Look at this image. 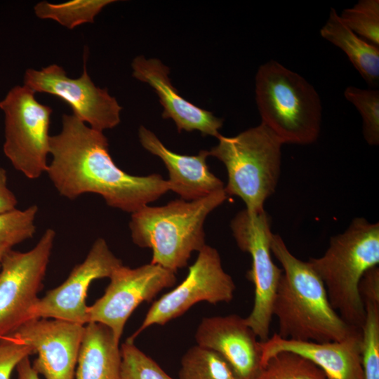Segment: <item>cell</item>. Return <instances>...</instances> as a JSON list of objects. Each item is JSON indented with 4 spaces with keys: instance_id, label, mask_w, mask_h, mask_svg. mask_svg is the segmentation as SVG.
<instances>
[{
    "instance_id": "6da1fadb",
    "label": "cell",
    "mask_w": 379,
    "mask_h": 379,
    "mask_svg": "<svg viewBox=\"0 0 379 379\" xmlns=\"http://www.w3.org/2000/svg\"><path fill=\"white\" fill-rule=\"evenodd\" d=\"M50 154L46 173L59 194L69 199L94 193L109 206L133 213L169 191L159 174L136 176L119 168L103 133L74 114L62 115L61 131L50 137Z\"/></svg>"
},
{
    "instance_id": "83f0119b",
    "label": "cell",
    "mask_w": 379,
    "mask_h": 379,
    "mask_svg": "<svg viewBox=\"0 0 379 379\" xmlns=\"http://www.w3.org/2000/svg\"><path fill=\"white\" fill-rule=\"evenodd\" d=\"M120 350L121 379H173L133 342L126 340Z\"/></svg>"
},
{
    "instance_id": "ffe728a7",
    "label": "cell",
    "mask_w": 379,
    "mask_h": 379,
    "mask_svg": "<svg viewBox=\"0 0 379 379\" xmlns=\"http://www.w3.org/2000/svg\"><path fill=\"white\" fill-rule=\"evenodd\" d=\"M322 38L340 48L371 87L379 84V46L360 37L340 20L339 14L331 8L328 18L320 29Z\"/></svg>"
},
{
    "instance_id": "4fadbf2b",
    "label": "cell",
    "mask_w": 379,
    "mask_h": 379,
    "mask_svg": "<svg viewBox=\"0 0 379 379\" xmlns=\"http://www.w3.org/2000/svg\"><path fill=\"white\" fill-rule=\"evenodd\" d=\"M122 265L106 241L102 238L97 239L85 260L73 268L66 280L39 298L34 310L33 319H56L87 324L86 298L90 284L98 279L109 278Z\"/></svg>"
},
{
    "instance_id": "7a4b0ae2",
    "label": "cell",
    "mask_w": 379,
    "mask_h": 379,
    "mask_svg": "<svg viewBox=\"0 0 379 379\" xmlns=\"http://www.w3.org/2000/svg\"><path fill=\"white\" fill-rule=\"evenodd\" d=\"M271 250L283 271L272 303L280 338L339 341L361 329L343 320L332 307L322 281L308 261L292 254L280 235L272 233Z\"/></svg>"
},
{
    "instance_id": "9c48e42d",
    "label": "cell",
    "mask_w": 379,
    "mask_h": 379,
    "mask_svg": "<svg viewBox=\"0 0 379 379\" xmlns=\"http://www.w3.org/2000/svg\"><path fill=\"white\" fill-rule=\"evenodd\" d=\"M230 228L238 247L251 258L247 277L254 286V302L245 319L258 340L265 342L270 337L272 303L283 272L272 257L270 217L265 211L253 213L244 209L232 218Z\"/></svg>"
},
{
    "instance_id": "f1b7e54d",
    "label": "cell",
    "mask_w": 379,
    "mask_h": 379,
    "mask_svg": "<svg viewBox=\"0 0 379 379\" xmlns=\"http://www.w3.org/2000/svg\"><path fill=\"white\" fill-rule=\"evenodd\" d=\"M34 350L13 335L0 340V379H10L14 368Z\"/></svg>"
},
{
    "instance_id": "5bb4252c",
    "label": "cell",
    "mask_w": 379,
    "mask_h": 379,
    "mask_svg": "<svg viewBox=\"0 0 379 379\" xmlns=\"http://www.w3.org/2000/svg\"><path fill=\"white\" fill-rule=\"evenodd\" d=\"M85 326L48 318L32 319L13 335L30 346L36 359L32 367L46 379H74Z\"/></svg>"
},
{
    "instance_id": "5b68a950",
    "label": "cell",
    "mask_w": 379,
    "mask_h": 379,
    "mask_svg": "<svg viewBox=\"0 0 379 379\" xmlns=\"http://www.w3.org/2000/svg\"><path fill=\"white\" fill-rule=\"evenodd\" d=\"M255 100L261 123L284 144L306 145L320 134L322 106L314 87L276 60L260 66Z\"/></svg>"
},
{
    "instance_id": "d4e9b609",
    "label": "cell",
    "mask_w": 379,
    "mask_h": 379,
    "mask_svg": "<svg viewBox=\"0 0 379 379\" xmlns=\"http://www.w3.org/2000/svg\"><path fill=\"white\" fill-rule=\"evenodd\" d=\"M339 17L356 34L379 46V0H359Z\"/></svg>"
},
{
    "instance_id": "f546056e",
    "label": "cell",
    "mask_w": 379,
    "mask_h": 379,
    "mask_svg": "<svg viewBox=\"0 0 379 379\" xmlns=\"http://www.w3.org/2000/svg\"><path fill=\"white\" fill-rule=\"evenodd\" d=\"M359 292L363 302H379V268L378 266L369 269L361 277L359 284Z\"/></svg>"
},
{
    "instance_id": "9a60e30c",
    "label": "cell",
    "mask_w": 379,
    "mask_h": 379,
    "mask_svg": "<svg viewBox=\"0 0 379 379\" xmlns=\"http://www.w3.org/2000/svg\"><path fill=\"white\" fill-rule=\"evenodd\" d=\"M195 340L197 345L221 354L239 379H254L262 368L260 341L238 314L203 318Z\"/></svg>"
},
{
    "instance_id": "44dd1931",
    "label": "cell",
    "mask_w": 379,
    "mask_h": 379,
    "mask_svg": "<svg viewBox=\"0 0 379 379\" xmlns=\"http://www.w3.org/2000/svg\"><path fill=\"white\" fill-rule=\"evenodd\" d=\"M180 379H239L219 353L198 345L190 347L181 359Z\"/></svg>"
},
{
    "instance_id": "d6986e66",
    "label": "cell",
    "mask_w": 379,
    "mask_h": 379,
    "mask_svg": "<svg viewBox=\"0 0 379 379\" xmlns=\"http://www.w3.org/2000/svg\"><path fill=\"white\" fill-rule=\"evenodd\" d=\"M119 344L107 326L86 324L74 379H121Z\"/></svg>"
},
{
    "instance_id": "1f68e13d",
    "label": "cell",
    "mask_w": 379,
    "mask_h": 379,
    "mask_svg": "<svg viewBox=\"0 0 379 379\" xmlns=\"http://www.w3.org/2000/svg\"><path fill=\"white\" fill-rule=\"evenodd\" d=\"M29 357L24 358L16 366L18 379H40L31 365Z\"/></svg>"
},
{
    "instance_id": "8992f818",
    "label": "cell",
    "mask_w": 379,
    "mask_h": 379,
    "mask_svg": "<svg viewBox=\"0 0 379 379\" xmlns=\"http://www.w3.org/2000/svg\"><path fill=\"white\" fill-rule=\"evenodd\" d=\"M218 140L208 152L226 168V194L239 197L249 213L264 211L278 185L284 143L262 123L233 137L220 135Z\"/></svg>"
},
{
    "instance_id": "52a82bcc",
    "label": "cell",
    "mask_w": 379,
    "mask_h": 379,
    "mask_svg": "<svg viewBox=\"0 0 379 379\" xmlns=\"http://www.w3.org/2000/svg\"><path fill=\"white\" fill-rule=\"evenodd\" d=\"M34 95L27 86H16L0 102L5 114L4 152L13 166L29 179L46 172L53 111L39 102Z\"/></svg>"
},
{
    "instance_id": "ac0fdd59",
    "label": "cell",
    "mask_w": 379,
    "mask_h": 379,
    "mask_svg": "<svg viewBox=\"0 0 379 379\" xmlns=\"http://www.w3.org/2000/svg\"><path fill=\"white\" fill-rule=\"evenodd\" d=\"M138 137L144 149L162 160L168 171L169 190L178 194L180 199L197 200L224 189L222 180L209 170L208 150L201 149L192 156L175 153L142 126L138 129Z\"/></svg>"
},
{
    "instance_id": "2e32d148",
    "label": "cell",
    "mask_w": 379,
    "mask_h": 379,
    "mask_svg": "<svg viewBox=\"0 0 379 379\" xmlns=\"http://www.w3.org/2000/svg\"><path fill=\"white\" fill-rule=\"evenodd\" d=\"M260 348L262 368L273 355L289 351L315 364L326 379H364L361 329L342 340L324 343L284 339L274 333L260 342Z\"/></svg>"
},
{
    "instance_id": "4dcf8cb0",
    "label": "cell",
    "mask_w": 379,
    "mask_h": 379,
    "mask_svg": "<svg viewBox=\"0 0 379 379\" xmlns=\"http://www.w3.org/2000/svg\"><path fill=\"white\" fill-rule=\"evenodd\" d=\"M17 199L7 187L6 171L0 167V213L15 209Z\"/></svg>"
},
{
    "instance_id": "3957f363",
    "label": "cell",
    "mask_w": 379,
    "mask_h": 379,
    "mask_svg": "<svg viewBox=\"0 0 379 379\" xmlns=\"http://www.w3.org/2000/svg\"><path fill=\"white\" fill-rule=\"evenodd\" d=\"M224 189L193 201L175 199L161 206H145L131 213L133 242L152 251L151 263L173 272L187 265L205 245L204 222L227 199Z\"/></svg>"
},
{
    "instance_id": "cb8c5ba5",
    "label": "cell",
    "mask_w": 379,
    "mask_h": 379,
    "mask_svg": "<svg viewBox=\"0 0 379 379\" xmlns=\"http://www.w3.org/2000/svg\"><path fill=\"white\" fill-rule=\"evenodd\" d=\"M347 100L355 106L362 117L363 135L367 144H379V91L347 86L344 91Z\"/></svg>"
},
{
    "instance_id": "484cf974",
    "label": "cell",
    "mask_w": 379,
    "mask_h": 379,
    "mask_svg": "<svg viewBox=\"0 0 379 379\" xmlns=\"http://www.w3.org/2000/svg\"><path fill=\"white\" fill-rule=\"evenodd\" d=\"M366 318L362 331L364 379H379V302H364Z\"/></svg>"
},
{
    "instance_id": "277c9868",
    "label": "cell",
    "mask_w": 379,
    "mask_h": 379,
    "mask_svg": "<svg viewBox=\"0 0 379 379\" xmlns=\"http://www.w3.org/2000/svg\"><path fill=\"white\" fill-rule=\"evenodd\" d=\"M308 262L322 281L329 302L343 320L361 328L366 310L359 292L363 275L379 263V223L354 218L342 233L333 236L321 257Z\"/></svg>"
},
{
    "instance_id": "7402d4cb",
    "label": "cell",
    "mask_w": 379,
    "mask_h": 379,
    "mask_svg": "<svg viewBox=\"0 0 379 379\" xmlns=\"http://www.w3.org/2000/svg\"><path fill=\"white\" fill-rule=\"evenodd\" d=\"M112 0H74L60 4L41 1L34 6L36 15L53 20L68 29L93 22L95 17Z\"/></svg>"
},
{
    "instance_id": "8fae6325",
    "label": "cell",
    "mask_w": 379,
    "mask_h": 379,
    "mask_svg": "<svg viewBox=\"0 0 379 379\" xmlns=\"http://www.w3.org/2000/svg\"><path fill=\"white\" fill-rule=\"evenodd\" d=\"M109 279L103 295L88 306L87 314L88 323L107 326L118 342L137 307L145 301L151 302L159 292L176 282L175 272L151 262L135 268L122 265Z\"/></svg>"
},
{
    "instance_id": "7c38bea8",
    "label": "cell",
    "mask_w": 379,
    "mask_h": 379,
    "mask_svg": "<svg viewBox=\"0 0 379 379\" xmlns=\"http://www.w3.org/2000/svg\"><path fill=\"white\" fill-rule=\"evenodd\" d=\"M84 55L83 72L79 78L68 77L65 69L55 64L41 69H28L24 85L35 93H46L58 97L68 104L73 114L91 128L103 131L120 122L121 107L107 88L96 86L91 79Z\"/></svg>"
},
{
    "instance_id": "e0dca14e",
    "label": "cell",
    "mask_w": 379,
    "mask_h": 379,
    "mask_svg": "<svg viewBox=\"0 0 379 379\" xmlns=\"http://www.w3.org/2000/svg\"><path fill=\"white\" fill-rule=\"evenodd\" d=\"M131 66L133 77L154 89L164 107L162 117L172 119L178 132L198 131L203 135L219 137L223 119L182 98L171 83L168 67L159 59L138 56Z\"/></svg>"
},
{
    "instance_id": "603a6c76",
    "label": "cell",
    "mask_w": 379,
    "mask_h": 379,
    "mask_svg": "<svg viewBox=\"0 0 379 379\" xmlns=\"http://www.w3.org/2000/svg\"><path fill=\"white\" fill-rule=\"evenodd\" d=\"M254 379H326L324 371L307 358L289 351L271 357Z\"/></svg>"
},
{
    "instance_id": "d6a6232c",
    "label": "cell",
    "mask_w": 379,
    "mask_h": 379,
    "mask_svg": "<svg viewBox=\"0 0 379 379\" xmlns=\"http://www.w3.org/2000/svg\"><path fill=\"white\" fill-rule=\"evenodd\" d=\"M9 249H11V248L5 246H0V263L4 253Z\"/></svg>"
},
{
    "instance_id": "ba28073f",
    "label": "cell",
    "mask_w": 379,
    "mask_h": 379,
    "mask_svg": "<svg viewBox=\"0 0 379 379\" xmlns=\"http://www.w3.org/2000/svg\"><path fill=\"white\" fill-rule=\"evenodd\" d=\"M55 238V232L48 228L31 250L9 249L4 253L0 272V340L33 319Z\"/></svg>"
},
{
    "instance_id": "4316f807",
    "label": "cell",
    "mask_w": 379,
    "mask_h": 379,
    "mask_svg": "<svg viewBox=\"0 0 379 379\" xmlns=\"http://www.w3.org/2000/svg\"><path fill=\"white\" fill-rule=\"evenodd\" d=\"M38 213L36 205L24 210L14 209L0 213V246L12 248L17 244L32 238L36 227Z\"/></svg>"
},
{
    "instance_id": "30bf717a",
    "label": "cell",
    "mask_w": 379,
    "mask_h": 379,
    "mask_svg": "<svg viewBox=\"0 0 379 379\" xmlns=\"http://www.w3.org/2000/svg\"><path fill=\"white\" fill-rule=\"evenodd\" d=\"M235 289L232 277L222 266L218 251L206 244L189 267L185 279L151 305L139 328L126 340L133 342L147 328L163 326L182 315L197 302H229Z\"/></svg>"
}]
</instances>
